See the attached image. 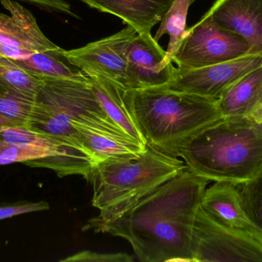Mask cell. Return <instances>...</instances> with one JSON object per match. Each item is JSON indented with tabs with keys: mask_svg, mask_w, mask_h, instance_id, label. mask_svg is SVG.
<instances>
[{
	"mask_svg": "<svg viewBox=\"0 0 262 262\" xmlns=\"http://www.w3.org/2000/svg\"><path fill=\"white\" fill-rule=\"evenodd\" d=\"M223 116H241L262 123V65L242 77L218 98Z\"/></svg>",
	"mask_w": 262,
	"mask_h": 262,
	"instance_id": "obj_15",
	"label": "cell"
},
{
	"mask_svg": "<svg viewBox=\"0 0 262 262\" xmlns=\"http://www.w3.org/2000/svg\"><path fill=\"white\" fill-rule=\"evenodd\" d=\"M0 84L35 99L42 84V79L26 72L11 58L0 56Z\"/></svg>",
	"mask_w": 262,
	"mask_h": 262,
	"instance_id": "obj_20",
	"label": "cell"
},
{
	"mask_svg": "<svg viewBox=\"0 0 262 262\" xmlns=\"http://www.w3.org/2000/svg\"><path fill=\"white\" fill-rule=\"evenodd\" d=\"M49 209L50 206L49 203L45 201L38 203L16 201L9 204H4L0 206V220L6 219L23 214L49 210Z\"/></svg>",
	"mask_w": 262,
	"mask_h": 262,
	"instance_id": "obj_24",
	"label": "cell"
},
{
	"mask_svg": "<svg viewBox=\"0 0 262 262\" xmlns=\"http://www.w3.org/2000/svg\"><path fill=\"white\" fill-rule=\"evenodd\" d=\"M73 123L129 138L103 110L89 78L88 81L43 78L26 128L70 142L89 152L79 132L72 126Z\"/></svg>",
	"mask_w": 262,
	"mask_h": 262,
	"instance_id": "obj_5",
	"label": "cell"
},
{
	"mask_svg": "<svg viewBox=\"0 0 262 262\" xmlns=\"http://www.w3.org/2000/svg\"><path fill=\"white\" fill-rule=\"evenodd\" d=\"M166 50L151 34L137 35L129 44L127 52L129 90L157 87L172 79L173 65L163 68Z\"/></svg>",
	"mask_w": 262,
	"mask_h": 262,
	"instance_id": "obj_11",
	"label": "cell"
},
{
	"mask_svg": "<svg viewBox=\"0 0 262 262\" xmlns=\"http://www.w3.org/2000/svg\"><path fill=\"white\" fill-rule=\"evenodd\" d=\"M208 182L186 168L121 216L91 218L83 230L127 240L140 261H192V227Z\"/></svg>",
	"mask_w": 262,
	"mask_h": 262,
	"instance_id": "obj_1",
	"label": "cell"
},
{
	"mask_svg": "<svg viewBox=\"0 0 262 262\" xmlns=\"http://www.w3.org/2000/svg\"><path fill=\"white\" fill-rule=\"evenodd\" d=\"M88 6L116 15L140 35L151 34L174 0H81Z\"/></svg>",
	"mask_w": 262,
	"mask_h": 262,
	"instance_id": "obj_14",
	"label": "cell"
},
{
	"mask_svg": "<svg viewBox=\"0 0 262 262\" xmlns=\"http://www.w3.org/2000/svg\"><path fill=\"white\" fill-rule=\"evenodd\" d=\"M72 125L81 135L86 149L92 152L98 163L106 159L135 158L141 155L146 147L131 138L105 133L81 123Z\"/></svg>",
	"mask_w": 262,
	"mask_h": 262,
	"instance_id": "obj_17",
	"label": "cell"
},
{
	"mask_svg": "<svg viewBox=\"0 0 262 262\" xmlns=\"http://www.w3.org/2000/svg\"><path fill=\"white\" fill-rule=\"evenodd\" d=\"M124 95L146 146L168 155L180 143L223 117L218 100L163 86L126 90Z\"/></svg>",
	"mask_w": 262,
	"mask_h": 262,
	"instance_id": "obj_3",
	"label": "cell"
},
{
	"mask_svg": "<svg viewBox=\"0 0 262 262\" xmlns=\"http://www.w3.org/2000/svg\"><path fill=\"white\" fill-rule=\"evenodd\" d=\"M134 257L126 253H98L92 251H81L61 260L63 262H132Z\"/></svg>",
	"mask_w": 262,
	"mask_h": 262,
	"instance_id": "obj_23",
	"label": "cell"
},
{
	"mask_svg": "<svg viewBox=\"0 0 262 262\" xmlns=\"http://www.w3.org/2000/svg\"><path fill=\"white\" fill-rule=\"evenodd\" d=\"M169 155L209 181L243 185L262 170V123L223 116L180 143Z\"/></svg>",
	"mask_w": 262,
	"mask_h": 262,
	"instance_id": "obj_2",
	"label": "cell"
},
{
	"mask_svg": "<svg viewBox=\"0 0 262 262\" xmlns=\"http://www.w3.org/2000/svg\"><path fill=\"white\" fill-rule=\"evenodd\" d=\"M262 65V55L240 58L197 69H174L172 79L165 87L200 96L218 99L242 77Z\"/></svg>",
	"mask_w": 262,
	"mask_h": 262,
	"instance_id": "obj_9",
	"label": "cell"
},
{
	"mask_svg": "<svg viewBox=\"0 0 262 262\" xmlns=\"http://www.w3.org/2000/svg\"><path fill=\"white\" fill-rule=\"evenodd\" d=\"M35 100L0 84V115L20 127H27Z\"/></svg>",
	"mask_w": 262,
	"mask_h": 262,
	"instance_id": "obj_21",
	"label": "cell"
},
{
	"mask_svg": "<svg viewBox=\"0 0 262 262\" xmlns=\"http://www.w3.org/2000/svg\"><path fill=\"white\" fill-rule=\"evenodd\" d=\"M193 262H262V243L223 226L200 206L191 238Z\"/></svg>",
	"mask_w": 262,
	"mask_h": 262,
	"instance_id": "obj_7",
	"label": "cell"
},
{
	"mask_svg": "<svg viewBox=\"0 0 262 262\" xmlns=\"http://www.w3.org/2000/svg\"><path fill=\"white\" fill-rule=\"evenodd\" d=\"M26 1L39 5L43 7L50 8L64 13L75 15L72 14L70 5L64 0H26Z\"/></svg>",
	"mask_w": 262,
	"mask_h": 262,
	"instance_id": "obj_25",
	"label": "cell"
},
{
	"mask_svg": "<svg viewBox=\"0 0 262 262\" xmlns=\"http://www.w3.org/2000/svg\"><path fill=\"white\" fill-rule=\"evenodd\" d=\"M242 186L240 192L245 206L254 223L262 230V170Z\"/></svg>",
	"mask_w": 262,
	"mask_h": 262,
	"instance_id": "obj_22",
	"label": "cell"
},
{
	"mask_svg": "<svg viewBox=\"0 0 262 262\" xmlns=\"http://www.w3.org/2000/svg\"><path fill=\"white\" fill-rule=\"evenodd\" d=\"M237 186L226 182H215L205 190L200 206L223 226L244 232L262 243V230L249 215Z\"/></svg>",
	"mask_w": 262,
	"mask_h": 262,
	"instance_id": "obj_12",
	"label": "cell"
},
{
	"mask_svg": "<svg viewBox=\"0 0 262 262\" xmlns=\"http://www.w3.org/2000/svg\"><path fill=\"white\" fill-rule=\"evenodd\" d=\"M249 49L244 38L220 27L207 12L187 28L172 63L177 67L197 69L249 55Z\"/></svg>",
	"mask_w": 262,
	"mask_h": 262,
	"instance_id": "obj_6",
	"label": "cell"
},
{
	"mask_svg": "<svg viewBox=\"0 0 262 262\" xmlns=\"http://www.w3.org/2000/svg\"><path fill=\"white\" fill-rule=\"evenodd\" d=\"M87 76L98 103L107 116L129 138L146 146L144 136L126 101L125 89L100 75Z\"/></svg>",
	"mask_w": 262,
	"mask_h": 262,
	"instance_id": "obj_16",
	"label": "cell"
},
{
	"mask_svg": "<svg viewBox=\"0 0 262 262\" xmlns=\"http://www.w3.org/2000/svg\"><path fill=\"white\" fill-rule=\"evenodd\" d=\"M137 35L135 29L127 25L114 35L78 49H63L62 53L86 75H100L129 90L127 48Z\"/></svg>",
	"mask_w": 262,
	"mask_h": 262,
	"instance_id": "obj_8",
	"label": "cell"
},
{
	"mask_svg": "<svg viewBox=\"0 0 262 262\" xmlns=\"http://www.w3.org/2000/svg\"><path fill=\"white\" fill-rule=\"evenodd\" d=\"M63 49L58 48L32 54L26 58L12 59L34 76L43 78H67L88 81L89 77L76 66L69 63L62 53Z\"/></svg>",
	"mask_w": 262,
	"mask_h": 262,
	"instance_id": "obj_18",
	"label": "cell"
},
{
	"mask_svg": "<svg viewBox=\"0 0 262 262\" xmlns=\"http://www.w3.org/2000/svg\"><path fill=\"white\" fill-rule=\"evenodd\" d=\"M208 12L223 29L246 40L250 55H262V0H216Z\"/></svg>",
	"mask_w": 262,
	"mask_h": 262,
	"instance_id": "obj_13",
	"label": "cell"
},
{
	"mask_svg": "<svg viewBox=\"0 0 262 262\" xmlns=\"http://www.w3.org/2000/svg\"><path fill=\"white\" fill-rule=\"evenodd\" d=\"M0 2L10 12H0V56L18 59L59 48L44 35L30 11L14 0Z\"/></svg>",
	"mask_w": 262,
	"mask_h": 262,
	"instance_id": "obj_10",
	"label": "cell"
},
{
	"mask_svg": "<svg viewBox=\"0 0 262 262\" xmlns=\"http://www.w3.org/2000/svg\"><path fill=\"white\" fill-rule=\"evenodd\" d=\"M15 126H18L15 124V123H12V121L8 119V118H4V117L0 115V132L4 130V129H8V128L15 127Z\"/></svg>",
	"mask_w": 262,
	"mask_h": 262,
	"instance_id": "obj_26",
	"label": "cell"
},
{
	"mask_svg": "<svg viewBox=\"0 0 262 262\" xmlns=\"http://www.w3.org/2000/svg\"><path fill=\"white\" fill-rule=\"evenodd\" d=\"M186 168L183 160L149 146L135 158L99 162L91 183L92 206L100 211L94 219L118 218Z\"/></svg>",
	"mask_w": 262,
	"mask_h": 262,
	"instance_id": "obj_4",
	"label": "cell"
},
{
	"mask_svg": "<svg viewBox=\"0 0 262 262\" xmlns=\"http://www.w3.org/2000/svg\"><path fill=\"white\" fill-rule=\"evenodd\" d=\"M196 0H174L171 7L160 22V27L154 38L159 40L164 35L169 36V44L163 59V68L172 65V58L186 33L188 12L191 5Z\"/></svg>",
	"mask_w": 262,
	"mask_h": 262,
	"instance_id": "obj_19",
	"label": "cell"
}]
</instances>
